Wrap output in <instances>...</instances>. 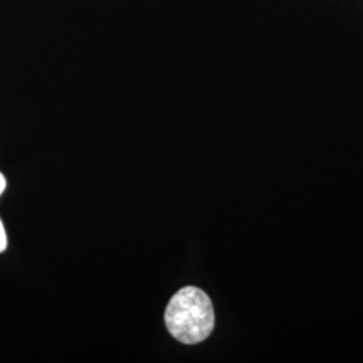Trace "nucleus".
I'll list each match as a JSON object with an SVG mask.
<instances>
[{"mask_svg":"<svg viewBox=\"0 0 363 363\" xmlns=\"http://www.w3.org/2000/svg\"><path fill=\"white\" fill-rule=\"evenodd\" d=\"M6 249H7V234H6L4 225L0 220V253H3Z\"/></svg>","mask_w":363,"mask_h":363,"instance_id":"obj_2","label":"nucleus"},{"mask_svg":"<svg viewBox=\"0 0 363 363\" xmlns=\"http://www.w3.org/2000/svg\"><path fill=\"white\" fill-rule=\"evenodd\" d=\"M164 322L169 334L181 343H201L210 337L216 323L211 300L202 289L184 286L169 300Z\"/></svg>","mask_w":363,"mask_h":363,"instance_id":"obj_1","label":"nucleus"},{"mask_svg":"<svg viewBox=\"0 0 363 363\" xmlns=\"http://www.w3.org/2000/svg\"><path fill=\"white\" fill-rule=\"evenodd\" d=\"M6 190V178L4 175L0 172V195Z\"/></svg>","mask_w":363,"mask_h":363,"instance_id":"obj_3","label":"nucleus"}]
</instances>
